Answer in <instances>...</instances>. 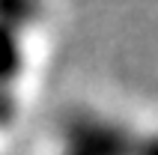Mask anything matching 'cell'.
Instances as JSON below:
<instances>
[{
  "mask_svg": "<svg viewBox=\"0 0 158 155\" xmlns=\"http://www.w3.org/2000/svg\"><path fill=\"white\" fill-rule=\"evenodd\" d=\"M131 152L134 143L107 122L84 119L78 125H72L69 155H131Z\"/></svg>",
  "mask_w": 158,
  "mask_h": 155,
  "instance_id": "cell-1",
  "label": "cell"
},
{
  "mask_svg": "<svg viewBox=\"0 0 158 155\" xmlns=\"http://www.w3.org/2000/svg\"><path fill=\"white\" fill-rule=\"evenodd\" d=\"M24 42L21 33L9 30L0 24V90H9V84H15L21 72H24Z\"/></svg>",
  "mask_w": 158,
  "mask_h": 155,
  "instance_id": "cell-2",
  "label": "cell"
},
{
  "mask_svg": "<svg viewBox=\"0 0 158 155\" xmlns=\"http://www.w3.org/2000/svg\"><path fill=\"white\" fill-rule=\"evenodd\" d=\"M42 18V0H0V24L24 33Z\"/></svg>",
  "mask_w": 158,
  "mask_h": 155,
  "instance_id": "cell-3",
  "label": "cell"
},
{
  "mask_svg": "<svg viewBox=\"0 0 158 155\" xmlns=\"http://www.w3.org/2000/svg\"><path fill=\"white\" fill-rule=\"evenodd\" d=\"M15 119V98L9 95V90H0V125H9Z\"/></svg>",
  "mask_w": 158,
  "mask_h": 155,
  "instance_id": "cell-4",
  "label": "cell"
}]
</instances>
